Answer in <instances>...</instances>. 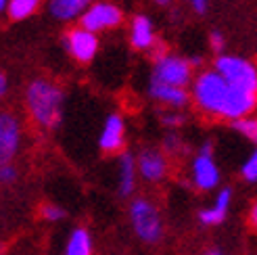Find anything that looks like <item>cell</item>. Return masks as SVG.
Here are the masks:
<instances>
[{"instance_id":"obj_28","label":"cell","mask_w":257,"mask_h":255,"mask_svg":"<svg viewBox=\"0 0 257 255\" xmlns=\"http://www.w3.org/2000/svg\"><path fill=\"white\" fill-rule=\"evenodd\" d=\"M7 75L5 73H0V94H7Z\"/></svg>"},{"instance_id":"obj_15","label":"cell","mask_w":257,"mask_h":255,"mask_svg":"<svg viewBox=\"0 0 257 255\" xmlns=\"http://www.w3.org/2000/svg\"><path fill=\"white\" fill-rule=\"evenodd\" d=\"M230 199H232V190L230 188H222L220 195L215 199V205L209 209H201L199 211V222L203 226H217L226 220V213L230 207Z\"/></svg>"},{"instance_id":"obj_11","label":"cell","mask_w":257,"mask_h":255,"mask_svg":"<svg viewBox=\"0 0 257 255\" xmlns=\"http://www.w3.org/2000/svg\"><path fill=\"white\" fill-rule=\"evenodd\" d=\"M100 151L107 153V155H113V153H119L125 145V123L119 115H109L105 125H102V134H100Z\"/></svg>"},{"instance_id":"obj_18","label":"cell","mask_w":257,"mask_h":255,"mask_svg":"<svg viewBox=\"0 0 257 255\" xmlns=\"http://www.w3.org/2000/svg\"><path fill=\"white\" fill-rule=\"evenodd\" d=\"M38 7H40V0H9L7 13L13 21H23L30 15H34Z\"/></svg>"},{"instance_id":"obj_27","label":"cell","mask_w":257,"mask_h":255,"mask_svg":"<svg viewBox=\"0 0 257 255\" xmlns=\"http://www.w3.org/2000/svg\"><path fill=\"white\" fill-rule=\"evenodd\" d=\"M249 226L257 232V201L253 203L251 209H249Z\"/></svg>"},{"instance_id":"obj_21","label":"cell","mask_w":257,"mask_h":255,"mask_svg":"<svg viewBox=\"0 0 257 255\" xmlns=\"http://www.w3.org/2000/svg\"><path fill=\"white\" fill-rule=\"evenodd\" d=\"M240 174H242V178H245L247 182H257V151L247 159V163L242 165Z\"/></svg>"},{"instance_id":"obj_12","label":"cell","mask_w":257,"mask_h":255,"mask_svg":"<svg viewBox=\"0 0 257 255\" xmlns=\"http://www.w3.org/2000/svg\"><path fill=\"white\" fill-rule=\"evenodd\" d=\"M130 42L136 50H151L157 44L155 30H153V23L147 15H136L134 17L132 30H130Z\"/></svg>"},{"instance_id":"obj_6","label":"cell","mask_w":257,"mask_h":255,"mask_svg":"<svg viewBox=\"0 0 257 255\" xmlns=\"http://www.w3.org/2000/svg\"><path fill=\"white\" fill-rule=\"evenodd\" d=\"M80 21H82L84 30L96 34V32H102V30L117 28V25L123 21V13L117 5H113V3H94L84 13V17Z\"/></svg>"},{"instance_id":"obj_19","label":"cell","mask_w":257,"mask_h":255,"mask_svg":"<svg viewBox=\"0 0 257 255\" xmlns=\"http://www.w3.org/2000/svg\"><path fill=\"white\" fill-rule=\"evenodd\" d=\"M232 128L236 132H240L245 138L257 143V117H242L238 121H232Z\"/></svg>"},{"instance_id":"obj_25","label":"cell","mask_w":257,"mask_h":255,"mask_svg":"<svg viewBox=\"0 0 257 255\" xmlns=\"http://www.w3.org/2000/svg\"><path fill=\"white\" fill-rule=\"evenodd\" d=\"M209 44H211V48L215 50V53H220V50H224L226 40H224V36H222L220 32H211V36H209Z\"/></svg>"},{"instance_id":"obj_31","label":"cell","mask_w":257,"mask_h":255,"mask_svg":"<svg viewBox=\"0 0 257 255\" xmlns=\"http://www.w3.org/2000/svg\"><path fill=\"white\" fill-rule=\"evenodd\" d=\"M9 9V0H0V11H7Z\"/></svg>"},{"instance_id":"obj_24","label":"cell","mask_w":257,"mask_h":255,"mask_svg":"<svg viewBox=\"0 0 257 255\" xmlns=\"http://www.w3.org/2000/svg\"><path fill=\"white\" fill-rule=\"evenodd\" d=\"M161 121H163L165 125H170V128H176V125H182L184 117H182V115H180V113L168 111V113H163V117H161Z\"/></svg>"},{"instance_id":"obj_20","label":"cell","mask_w":257,"mask_h":255,"mask_svg":"<svg viewBox=\"0 0 257 255\" xmlns=\"http://www.w3.org/2000/svg\"><path fill=\"white\" fill-rule=\"evenodd\" d=\"M40 215L48 222H57V220L65 218V211H63L61 207H57V205H53V203H42L40 205Z\"/></svg>"},{"instance_id":"obj_14","label":"cell","mask_w":257,"mask_h":255,"mask_svg":"<svg viewBox=\"0 0 257 255\" xmlns=\"http://www.w3.org/2000/svg\"><path fill=\"white\" fill-rule=\"evenodd\" d=\"M149 92L155 100H159V103H163V105H170L174 109H180V107H184L188 103L186 88H176V86H168V84L151 82Z\"/></svg>"},{"instance_id":"obj_1","label":"cell","mask_w":257,"mask_h":255,"mask_svg":"<svg viewBox=\"0 0 257 255\" xmlns=\"http://www.w3.org/2000/svg\"><path fill=\"white\" fill-rule=\"evenodd\" d=\"M192 100L201 113L217 119L238 121L257 109V94L238 90L215 69L201 71L192 82Z\"/></svg>"},{"instance_id":"obj_22","label":"cell","mask_w":257,"mask_h":255,"mask_svg":"<svg viewBox=\"0 0 257 255\" xmlns=\"http://www.w3.org/2000/svg\"><path fill=\"white\" fill-rule=\"evenodd\" d=\"M15 178H17V170L11 163H3V168H0V180L5 184H11V182H15Z\"/></svg>"},{"instance_id":"obj_13","label":"cell","mask_w":257,"mask_h":255,"mask_svg":"<svg viewBox=\"0 0 257 255\" xmlns=\"http://www.w3.org/2000/svg\"><path fill=\"white\" fill-rule=\"evenodd\" d=\"M92 0H50L48 11L55 19L61 21H71L75 17H84V13L92 7Z\"/></svg>"},{"instance_id":"obj_9","label":"cell","mask_w":257,"mask_h":255,"mask_svg":"<svg viewBox=\"0 0 257 255\" xmlns=\"http://www.w3.org/2000/svg\"><path fill=\"white\" fill-rule=\"evenodd\" d=\"M138 172L147 182H161L168 176V157L157 149H145L140 151V155L136 159Z\"/></svg>"},{"instance_id":"obj_23","label":"cell","mask_w":257,"mask_h":255,"mask_svg":"<svg viewBox=\"0 0 257 255\" xmlns=\"http://www.w3.org/2000/svg\"><path fill=\"white\" fill-rule=\"evenodd\" d=\"M180 138L176 136V134H170L168 138L163 140V149H165V153H168V155H174V153H178L180 151Z\"/></svg>"},{"instance_id":"obj_7","label":"cell","mask_w":257,"mask_h":255,"mask_svg":"<svg viewBox=\"0 0 257 255\" xmlns=\"http://www.w3.org/2000/svg\"><path fill=\"white\" fill-rule=\"evenodd\" d=\"M65 48H67V53L78 63H90L96 57L98 38H96V34L84 30L80 25V28H73V30L67 32V36H65Z\"/></svg>"},{"instance_id":"obj_8","label":"cell","mask_w":257,"mask_h":255,"mask_svg":"<svg viewBox=\"0 0 257 255\" xmlns=\"http://www.w3.org/2000/svg\"><path fill=\"white\" fill-rule=\"evenodd\" d=\"M21 143V125L19 119L13 113H3L0 115V159L3 163H9L15 153L19 151Z\"/></svg>"},{"instance_id":"obj_5","label":"cell","mask_w":257,"mask_h":255,"mask_svg":"<svg viewBox=\"0 0 257 255\" xmlns=\"http://www.w3.org/2000/svg\"><path fill=\"white\" fill-rule=\"evenodd\" d=\"M190 63L188 59L176 57V55H165L163 59L155 61V67H153V80L157 84H168V86H176V88H184L192 73H190Z\"/></svg>"},{"instance_id":"obj_16","label":"cell","mask_w":257,"mask_h":255,"mask_svg":"<svg viewBox=\"0 0 257 255\" xmlns=\"http://www.w3.org/2000/svg\"><path fill=\"white\" fill-rule=\"evenodd\" d=\"M136 170L138 163L130 153H121L119 157V195L130 197L136 188Z\"/></svg>"},{"instance_id":"obj_17","label":"cell","mask_w":257,"mask_h":255,"mask_svg":"<svg viewBox=\"0 0 257 255\" xmlns=\"http://www.w3.org/2000/svg\"><path fill=\"white\" fill-rule=\"evenodd\" d=\"M63 255H92V240L86 228H75L69 234L67 249Z\"/></svg>"},{"instance_id":"obj_32","label":"cell","mask_w":257,"mask_h":255,"mask_svg":"<svg viewBox=\"0 0 257 255\" xmlns=\"http://www.w3.org/2000/svg\"><path fill=\"white\" fill-rule=\"evenodd\" d=\"M207 255H222V253H217V251H209Z\"/></svg>"},{"instance_id":"obj_3","label":"cell","mask_w":257,"mask_h":255,"mask_svg":"<svg viewBox=\"0 0 257 255\" xmlns=\"http://www.w3.org/2000/svg\"><path fill=\"white\" fill-rule=\"evenodd\" d=\"M213 67L228 84H232L238 90L257 94V67L247 59L232 57V55H220L215 59Z\"/></svg>"},{"instance_id":"obj_26","label":"cell","mask_w":257,"mask_h":255,"mask_svg":"<svg viewBox=\"0 0 257 255\" xmlns=\"http://www.w3.org/2000/svg\"><path fill=\"white\" fill-rule=\"evenodd\" d=\"M188 3H190L192 11H195V13H199V15H203V13L207 11V5H209V0H188Z\"/></svg>"},{"instance_id":"obj_2","label":"cell","mask_w":257,"mask_h":255,"mask_svg":"<svg viewBox=\"0 0 257 255\" xmlns=\"http://www.w3.org/2000/svg\"><path fill=\"white\" fill-rule=\"evenodd\" d=\"M63 100H65V96H63L61 86L50 80L38 78L25 90V105H28L30 115L44 130H55L61 123Z\"/></svg>"},{"instance_id":"obj_30","label":"cell","mask_w":257,"mask_h":255,"mask_svg":"<svg viewBox=\"0 0 257 255\" xmlns=\"http://www.w3.org/2000/svg\"><path fill=\"white\" fill-rule=\"evenodd\" d=\"M153 3H155V5H159V7H168V5L172 3V0H153Z\"/></svg>"},{"instance_id":"obj_29","label":"cell","mask_w":257,"mask_h":255,"mask_svg":"<svg viewBox=\"0 0 257 255\" xmlns=\"http://www.w3.org/2000/svg\"><path fill=\"white\" fill-rule=\"evenodd\" d=\"M188 63H190V67H201L203 65V59L201 57H190Z\"/></svg>"},{"instance_id":"obj_4","label":"cell","mask_w":257,"mask_h":255,"mask_svg":"<svg viewBox=\"0 0 257 255\" xmlns=\"http://www.w3.org/2000/svg\"><path fill=\"white\" fill-rule=\"evenodd\" d=\"M130 222L134 226V232L145 243H159L163 236V224L159 209L145 197H138L130 205Z\"/></svg>"},{"instance_id":"obj_10","label":"cell","mask_w":257,"mask_h":255,"mask_svg":"<svg viewBox=\"0 0 257 255\" xmlns=\"http://www.w3.org/2000/svg\"><path fill=\"white\" fill-rule=\"evenodd\" d=\"M220 182V170L211 157V153H199L192 161V184L199 190H211Z\"/></svg>"}]
</instances>
